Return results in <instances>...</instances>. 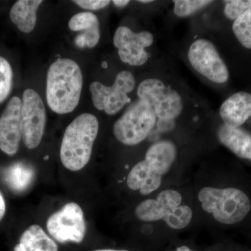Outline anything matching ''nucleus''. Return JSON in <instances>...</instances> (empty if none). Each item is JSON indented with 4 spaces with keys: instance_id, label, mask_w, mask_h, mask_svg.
<instances>
[{
    "instance_id": "nucleus-1",
    "label": "nucleus",
    "mask_w": 251,
    "mask_h": 251,
    "mask_svg": "<svg viewBox=\"0 0 251 251\" xmlns=\"http://www.w3.org/2000/svg\"><path fill=\"white\" fill-rule=\"evenodd\" d=\"M83 85L78 64L70 59H58L47 74L46 100L49 108L60 115L70 113L80 101Z\"/></svg>"
},
{
    "instance_id": "nucleus-2",
    "label": "nucleus",
    "mask_w": 251,
    "mask_h": 251,
    "mask_svg": "<svg viewBox=\"0 0 251 251\" xmlns=\"http://www.w3.org/2000/svg\"><path fill=\"white\" fill-rule=\"evenodd\" d=\"M99 129L98 119L92 114H81L73 120L66 128L61 144L63 166L73 172L80 171L87 166Z\"/></svg>"
},
{
    "instance_id": "nucleus-3",
    "label": "nucleus",
    "mask_w": 251,
    "mask_h": 251,
    "mask_svg": "<svg viewBox=\"0 0 251 251\" xmlns=\"http://www.w3.org/2000/svg\"><path fill=\"white\" fill-rule=\"evenodd\" d=\"M198 200L202 209L222 224L240 222L251 209L247 195L236 188L204 187L198 193Z\"/></svg>"
},
{
    "instance_id": "nucleus-4",
    "label": "nucleus",
    "mask_w": 251,
    "mask_h": 251,
    "mask_svg": "<svg viewBox=\"0 0 251 251\" xmlns=\"http://www.w3.org/2000/svg\"><path fill=\"white\" fill-rule=\"evenodd\" d=\"M156 123L152 107L146 100L138 99L115 122L114 135L123 145L134 146L148 138Z\"/></svg>"
},
{
    "instance_id": "nucleus-5",
    "label": "nucleus",
    "mask_w": 251,
    "mask_h": 251,
    "mask_svg": "<svg viewBox=\"0 0 251 251\" xmlns=\"http://www.w3.org/2000/svg\"><path fill=\"white\" fill-rule=\"evenodd\" d=\"M138 98L150 104L156 117L173 120L179 116L184 109L182 97L171 85L158 78H148L140 82L137 90Z\"/></svg>"
},
{
    "instance_id": "nucleus-6",
    "label": "nucleus",
    "mask_w": 251,
    "mask_h": 251,
    "mask_svg": "<svg viewBox=\"0 0 251 251\" xmlns=\"http://www.w3.org/2000/svg\"><path fill=\"white\" fill-rule=\"evenodd\" d=\"M135 86L134 75L128 71L119 73L110 87L94 81L90 86L92 102L98 110H104L109 115H116L130 101L128 94Z\"/></svg>"
},
{
    "instance_id": "nucleus-7",
    "label": "nucleus",
    "mask_w": 251,
    "mask_h": 251,
    "mask_svg": "<svg viewBox=\"0 0 251 251\" xmlns=\"http://www.w3.org/2000/svg\"><path fill=\"white\" fill-rule=\"evenodd\" d=\"M46 228L56 242L60 244H80L85 239L87 226L82 208L75 202H69L49 216Z\"/></svg>"
},
{
    "instance_id": "nucleus-8",
    "label": "nucleus",
    "mask_w": 251,
    "mask_h": 251,
    "mask_svg": "<svg viewBox=\"0 0 251 251\" xmlns=\"http://www.w3.org/2000/svg\"><path fill=\"white\" fill-rule=\"evenodd\" d=\"M191 67L208 80L224 84L229 80V71L216 46L205 39H197L188 51Z\"/></svg>"
},
{
    "instance_id": "nucleus-9",
    "label": "nucleus",
    "mask_w": 251,
    "mask_h": 251,
    "mask_svg": "<svg viewBox=\"0 0 251 251\" xmlns=\"http://www.w3.org/2000/svg\"><path fill=\"white\" fill-rule=\"evenodd\" d=\"M46 125L45 105L35 90L23 92L21 110L22 139L26 148L32 150L40 145Z\"/></svg>"
},
{
    "instance_id": "nucleus-10",
    "label": "nucleus",
    "mask_w": 251,
    "mask_h": 251,
    "mask_svg": "<svg viewBox=\"0 0 251 251\" xmlns=\"http://www.w3.org/2000/svg\"><path fill=\"white\" fill-rule=\"evenodd\" d=\"M154 38L150 31L134 32L129 27L120 26L115 31L113 44L120 59L130 66H143L149 59L147 48L152 45Z\"/></svg>"
},
{
    "instance_id": "nucleus-11",
    "label": "nucleus",
    "mask_w": 251,
    "mask_h": 251,
    "mask_svg": "<svg viewBox=\"0 0 251 251\" xmlns=\"http://www.w3.org/2000/svg\"><path fill=\"white\" fill-rule=\"evenodd\" d=\"M22 100L12 97L0 117V150L8 156H14L19 150L21 131Z\"/></svg>"
},
{
    "instance_id": "nucleus-12",
    "label": "nucleus",
    "mask_w": 251,
    "mask_h": 251,
    "mask_svg": "<svg viewBox=\"0 0 251 251\" xmlns=\"http://www.w3.org/2000/svg\"><path fill=\"white\" fill-rule=\"evenodd\" d=\"M219 114L225 126L239 128L251 117V94H234L221 105Z\"/></svg>"
},
{
    "instance_id": "nucleus-13",
    "label": "nucleus",
    "mask_w": 251,
    "mask_h": 251,
    "mask_svg": "<svg viewBox=\"0 0 251 251\" xmlns=\"http://www.w3.org/2000/svg\"><path fill=\"white\" fill-rule=\"evenodd\" d=\"M69 27L74 31H84L75 38L77 47L94 48L100 40V23L93 13L81 12L74 15L69 21Z\"/></svg>"
},
{
    "instance_id": "nucleus-14",
    "label": "nucleus",
    "mask_w": 251,
    "mask_h": 251,
    "mask_svg": "<svg viewBox=\"0 0 251 251\" xmlns=\"http://www.w3.org/2000/svg\"><path fill=\"white\" fill-rule=\"evenodd\" d=\"M161 182L162 176L153 171L145 159L133 167L126 179L127 186L130 189L139 191L144 196L154 192L160 187Z\"/></svg>"
},
{
    "instance_id": "nucleus-15",
    "label": "nucleus",
    "mask_w": 251,
    "mask_h": 251,
    "mask_svg": "<svg viewBox=\"0 0 251 251\" xmlns=\"http://www.w3.org/2000/svg\"><path fill=\"white\" fill-rule=\"evenodd\" d=\"M220 143L236 156L251 161V133L243 128L222 125L217 132Z\"/></svg>"
},
{
    "instance_id": "nucleus-16",
    "label": "nucleus",
    "mask_w": 251,
    "mask_h": 251,
    "mask_svg": "<svg viewBox=\"0 0 251 251\" xmlns=\"http://www.w3.org/2000/svg\"><path fill=\"white\" fill-rule=\"evenodd\" d=\"M176 146L170 140H161L150 147L145 154V161L157 174H166L176 159Z\"/></svg>"
},
{
    "instance_id": "nucleus-17",
    "label": "nucleus",
    "mask_w": 251,
    "mask_h": 251,
    "mask_svg": "<svg viewBox=\"0 0 251 251\" xmlns=\"http://www.w3.org/2000/svg\"><path fill=\"white\" fill-rule=\"evenodd\" d=\"M54 239L46 233L39 225H32L21 235L14 251H58Z\"/></svg>"
},
{
    "instance_id": "nucleus-18",
    "label": "nucleus",
    "mask_w": 251,
    "mask_h": 251,
    "mask_svg": "<svg viewBox=\"0 0 251 251\" xmlns=\"http://www.w3.org/2000/svg\"><path fill=\"white\" fill-rule=\"evenodd\" d=\"M41 0H19L10 11V18L20 31L29 33L34 30L37 20L38 9Z\"/></svg>"
},
{
    "instance_id": "nucleus-19",
    "label": "nucleus",
    "mask_w": 251,
    "mask_h": 251,
    "mask_svg": "<svg viewBox=\"0 0 251 251\" xmlns=\"http://www.w3.org/2000/svg\"><path fill=\"white\" fill-rule=\"evenodd\" d=\"M34 178V170L22 163L14 165L5 173L6 184L16 192L25 191L32 184Z\"/></svg>"
},
{
    "instance_id": "nucleus-20",
    "label": "nucleus",
    "mask_w": 251,
    "mask_h": 251,
    "mask_svg": "<svg viewBox=\"0 0 251 251\" xmlns=\"http://www.w3.org/2000/svg\"><path fill=\"white\" fill-rule=\"evenodd\" d=\"M135 213L138 219L150 222L164 219L169 211L156 199H148L137 206Z\"/></svg>"
},
{
    "instance_id": "nucleus-21",
    "label": "nucleus",
    "mask_w": 251,
    "mask_h": 251,
    "mask_svg": "<svg viewBox=\"0 0 251 251\" xmlns=\"http://www.w3.org/2000/svg\"><path fill=\"white\" fill-rule=\"evenodd\" d=\"M232 31L244 48L251 49V6L234 21Z\"/></svg>"
},
{
    "instance_id": "nucleus-22",
    "label": "nucleus",
    "mask_w": 251,
    "mask_h": 251,
    "mask_svg": "<svg viewBox=\"0 0 251 251\" xmlns=\"http://www.w3.org/2000/svg\"><path fill=\"white\" fill-rule=\"evenodd\" d=\"M193 218V211L189 206L180 205L171 211L163 221L168 227L175 229H181L187 227Z\"/></svg>"
},
{
    "instance_id": "nucleus-23",
    "label": "nucleus",
    "mask_w": 251,
    "mask_h": 251,
    "mask_svg": "<svg viewBox=\"0 0 251 251\" xmlns=\"http://www.w3.org/2000/svg\"><path fill=\"white\" fill-rule=\"evenodd\" d=\"M213 2L208 0H175L173 11L178 17H188Z\"/></svg>"
},
{
    "instance_id": "nucleus-24",
    "label": "nucleus",
    "mask_w": 251,
    "mask_h": 251,
    "mask_svg": "<svg viewBox=\"0 0 251 251\" xmlns=\"http://www.w3.org/2000/svg\"><path fill=\"white\" fill-rule=\"evenodd\" d=\"M12 82V68L6 59L0 57V103L9 97Z\"/></svg>"
},
{
    "instance_id": "nucleus-25",
    "label": "nucleus",
    "mask_w": 251,
    "mask_h": 251,
    "mask_svg": "<svg viewBox=\"0 0 251 251\" xmlns=\"http://www.w3.org/2000/svg\"><path fill=\"white\" fill-rule=\"evenodd\" d=\"M224 2L225 16L233 21L240 17L251 6V0H229Z\"/></svg>"
},
{
    "instance_id": "nucleus-26",
    "label": "nucleus",
    "mask_w": 251,
    "mask_h": 251,
    "mask_svg": "<svg viewBox=\"0 0 251 251\" xmlns=\"http://www.w3.org/2000/svg\"><path fill=\"white\" fill-rule=\"evenodd\" d=\"M157 201L161 202L169 213L175 208L181 205L182 196L175 190H165L158 194Z\"/></svg>"
},
{
    "instance_id": "nucleus-27",
    "label": "nucleus",
    "mask_w": 251,
    "mask_h": 251,
    "mask_svg": "<svg viewBox=\"0 0 251 251\" xmlns=\"http://www.w3.org/2000/svg\"><path fill=\"white\" fill-rule=\"evenodd\" d=\"M74 2L83 9L97 11L106 7L111 1L108 0H76Z\"/></svg>"
},
{
    "instance_id": "nucleus-28",
    "label": "nucleus",
    "mask_w": 251,
    "mask_h": 251,
    "mask_svg": "<svg viewBox=\"0 0 251 251\" xmlns=\"http://www.w3.org/2000/svg\"><path fill=\"white\" fill-rule=\"evenodd\" d=\"M5 213H6V202H5L4 196L0 192V221L4 218Z\"/></svg>"
},
{
    "instance_id": "nucleus-29",
    "label": "nucleus",
    "mask_w": 251,
    "mask_h": 251,
    "mask_svg": "<svg viewBox=\"0 0 251 251\" xmlns=\"http://www.w3.org/2000/svg\"><path fill=\"white\" fill-rule=\"evenodd\" d=\"M115 6H118V7L122 8L127 6L130 3V1L128 0H114L112 1Z\"/></svg>"
},
{
    "instance_id": "nucleus-30",
    "label": "nucleus",
    "mask_w": 251,
    "mask_h": 251,
    "mask_svg": "<svg viewBox=\"0 0 251 251\" xmlns=\"http://www.w3.org/2000/svg\"><path fill=\"white\" fill-rule=\"evenodd\" d=\"M175 251H194L190 249L189 248L186 247V246H182V247H180L177 248Z\"/></svg>"
},
{
    "instance_id": "nucleus-31",
    "label": "nucleus",
    "mask_w": 251,
    "mask_h": 251,
    "mask_svg": "<svg viewBox=\"0 0 251 251\" xmlns=\"http://www.w3.org/2000/svg\"><path fill=\"white\" fill-rule=\"evenodd\" d=\"M93 251H129L126 250H115V249H98Z\"/></svg>"
},
{
    "instance_id": "nucleus-32",
    "label": "nucleus",
    "mask_w": 251,
    "mask_h": 251,
    "mask_svg": "<svg viewBox=\"0 0 251 251\" xmlns=\"http://www.w3.org/2000/svg\"><path fill=\"white\" fill-rule=\"evenodd\" d=\"M138 2L142 3V4H148V3L153 2V1H150V0H140V1H138Z\"/></svg>"
}]
</instances>
